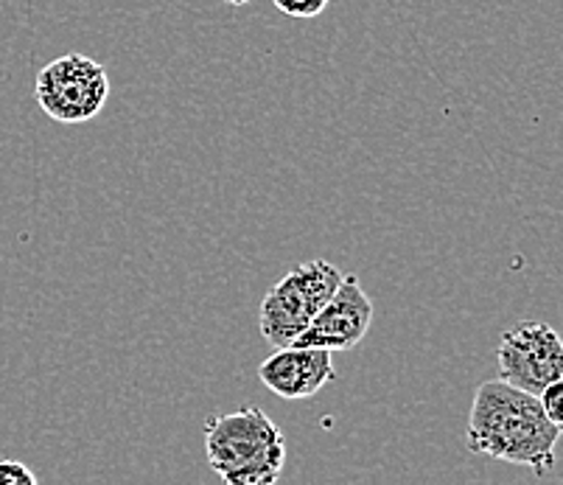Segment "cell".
Wrapping results in <instances>:
<instances>
[{"instance_id":"6da1fadb","label":"cell","mask_w":563,"mask_h":485,"mask_svg":"<svg viewBox=\"0 0 563 485\" xmlns=\"http://www.w3.org/2000/svg\"><path fill=\"white\" fill-rule=\"evenodd\" d=\"M563 432L541 410L539 396L508 382H483L474 393L465 443L468 452L530 469L544 477L555 469V449Z\"/></svg>"},{"instance_id":"5b68a950","label":"cell","mask_w":563,"mask_h":485,"mask_svg":"<svg viewBox=\"0 0 563 485\" xmlns=\"http://www.w3.org/2000/svg\"><path fill=\"white\" fill-rule=\"evenodd\" d=\"M496 362L501 382L539 396L563 376V337L552 326L527 320L501 334Z\"/></svg>"},{"instance_id":"8992f818","label":"cell","mask_w":563,"mask_h":485,"mask_svg":"<svg viewBox=\"0 0 563 485\" xmlns=\"http://www.w3.org/2000/svg\"><path fill=\"white\" fill-rule=\"evenodd\" d=\"M373 300L362 289L356 275H342L340 289L334 298L317 311L309 329L295 340L300 349H322V351H351L365 340L367 329L373 323Z\"/></svg>"},{"instance_id":"52a82bcc","label":"cell","mask_w":563,"mask_h":485,"mask_svg":"<svg viewBox=\"0 0 563 485\" xmlns=\"http://www.w3.org/2000/svg\"><path fill=\"white\" fill-rule=\"evenodd\" d=\"M258 379L266 390L286 401H300L311 398L336 379V367L331 351L322 349H300V345H286L275 351L269 360L261 362Z\"/></svg>"},{"instance_id":"9c48e42d","label":"cell","mask_w":563,"mask_h":485,"mask_svg":"<svg viewBox=\"0 0 563 485\" xmlns=\"http://www.w3.org/2000/svg\"><path fill=\"white\" fill-rule=\"evenodd\" d=\"M278 12H284L286 18H298V20H311L317 14H322L329 9L331 0H273Z\"/></svg>"},{"instance_id":"7a4b0ae2","label":"cell","mask_w":563,"mask_h":485,"mask_svg":"<svg viewBox=\"0 0 563 485\" xmlns=\"http://www.w3.org/2000/svg\"><path fill=\"white\" fill-rule=\"evenodd\" d=\"M205 454L224 485H278L286 438L264 410L242 407L208 421Z\"/></svg>"},{"instance_id":"ba28073f","label":"cell","mask_w":563,"mask_h":485,"mask_svg":"<svg viewBox=\"0 0 563 485\" xmlns=\"http://www.w3.org/2000/svg\"><path fill=\"white\" fill-rule=\"evenodd\" d=\"M539 401L544 416L563 432V376L561 379L550 382V385L539 393Z\"/></svg>"},{"instance_id":"277c9868","label":"cell","mask_w":563,"mask_h":485,"mask_svg":"<svg viewBox=\"0 0 563 485\" xmlns=\"http://www.w3.org/2000/svg\"><path fill=\"white\" fill-rule=\"evenodd\" d=\"M37 104L59 124L96 119L110 99V76L104 65L85 54H65L37 74Z\"/></svg>"},{"instance_id":"3957f363","label":"cell","mask_w":563,"mask_h":485,"mask_svg":"<svg viewBox=\"0 0 563 485\" xmlns=\"http://www.w3.org/2000/svg\"><path fill=\"white\" fill-rule=\"evenodd\" d=\"M340 284L342 273L325 258L289 269L261 300V337L275 349L295 345V340L317 318V311L334 298Z\"/></svg>"},{"instance_id":"30bf717a","label":"cell","mask_w":563,"mask_h":485,"mask_svg":"<svg viewBox=\"0 0 563 485\" xmlns=\"http://www.w3.org/2000/svg\"><path fill=\"white\" fill-rule=\"evenodd\" d=\"M0 485H40L34 472L20 461H0Z\"/></svg>"},{"instance_id":"8fae6325","label":"cell","mask_w":563,"mask_h":485,"mask_svg":"<svg viewBox=\"0 0 563 485\" xmlns=\"http://www.w3.org/2000/svg\"><path fill=\"white\" fill-rule=\"evenodd\" d=\"M222 3H228V7H247L253 0H222Z\"/></svg>"}]
</instances>
